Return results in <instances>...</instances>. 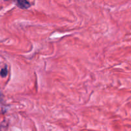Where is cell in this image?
<instances>
[{
  "label": "cell",
  "instance_id": "1",
  "mask_svg": "<svg viewBox=\"0 0 131 131\" xmlns=\"http://www.w3.org/2000/svg\"><path fill=\"white\" fill-rule=\"evenodd\" d=\"M17 3L21 8L26 9L30 6V4L27 0H17Z\"/></svg>",
  "mask_w": 131,
  "mask_h": 131
},
{
  "label": "cell",
  "instance_id": "2",
  "mask_svg": "<svg viewBox=\"0 0 131 131\" xmlns=\"http://www.w3.org/2000/svg\"><path fill=\"white\" fill-rule=\"evenodd\" d=\"M8 74V70H7V67H5V68L1 69V72H0V75H1L2 78H5L7 75Z\"/></svg>",
  "mask_w": 131,
  "mask_h": 131
},
{
  "label": "cell",
  "instance_id": "3",
  "mask_svg": "<svg viewBox=\"0 0 131 131\" xmlns=\"http://www.w3.org/2000/svg\"><path fill=\"white\" fill-rule=\"evenodd\" d=\"M1 101H2V95L0 93V102H1Z\"/></svg>",
  "mask_w": 131,
  "mask_h": 131
}]
</instances>
